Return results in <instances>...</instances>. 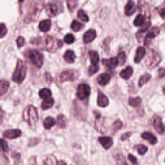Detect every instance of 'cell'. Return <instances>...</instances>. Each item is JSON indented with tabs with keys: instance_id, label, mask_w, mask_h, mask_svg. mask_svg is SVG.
Returning a JSON list of instances; mask_svg holds the SVG:
<instances>
[{
	"instance_id": "6da1fadb",
	"label": "cell",
	"mask_w": 165,
	"mask_h": 165,
	"mask_svg": "<svg viewBox=\"0 0 165 165\" xmlns=\"http://www.w3.org/2000/svg\"><path fill=\"white\" fill-rule=\"evenodd\" d=\"M23 118L30 128H34L38 121L37 109L32 105H28L23 112Z\"/></svg>"
},
{
	"instance_id": "7a4b0ae2",
	"label": "cell",
	"mask_w": 165,
	"mask_h": 165,
	"mask_svg": "<svg viewBox=\"0 0 165 165\" xmlns=\"http://www.w3.org/2000/svg\"><path fill=\"white\" fill-rule=\"evenodd\" d=\"M27 66L22 60H18L16 69L13 75V80L15 83L21 84L26 77Z\"/></svg>"
},
{
	"instance_id": "3957f363",
	"label": "cell",
	"mask_w": 165,
	"mask_h": 165,
	"mask_svg": "<svg viewBox=\"0 0 165 165\" xmlns=\"http://www.w3.org/2000/svg\"><path fill=\"white\" fill-rule=\"evenodd\" d=\"M45 49L48 52H54L58 48L63 46V43L61 40L54 38L51 36H46L44 38Z\"/></svg>"
},
{
	"instance_id": "277c9868",
	"label": "cell",
	"mask_w": 165,
	"mask_h": 165,
	"mask_svg": "<svg viewBox=\"0 0 165 165\" xmlns=\"http://www.w3.org/2000/svg\"><path fill=\"white\" fill-rule=\"evenodd\" d=\"M28 58L30 62L37 68H41L43 64V55L37 50H30L28 52Z\"/></svg>"
},
{
	"instance_id": "5b68a950",
	"label": "cell",
	"mask_w": 165,
	"mask_h": 165,
	"mask_svg": "<svg viewBox=\"0 0 165 165\" xmlns=\"http://www.w3.org/2000/svg\"><path fill=\"white\" fill-rule=\"evenodd\" d=\"M161 61V58L159 54L154 50H150L148 55V58L146 59V65L149 68H155L160 63Z\"/></svg>"
},
{
	"instance_id": "8992f818",
	"label": "cell",
	"mask_w": 165,
	"mask_h": 165,
	"mask_svg": "<svg viewBox=\"0 0 165 165\" xmlns=\"http://www.w3.org/2000/svg\"><path fill=\"white\" fill-rule=\"evenodd\" d=\"M79 72L75 70H66L61 73L59 80L62 83L66 81H74L78 78Z\"/></svg>"
},
{
	"instance_id": "52a82bcc",
	"label": "cell",
	"mask_w": 165,
	"mask_h": 165,
	"mask_svg": "<svg viewBox=\"0 0 165 165\" xmlns=\"http://www.w3.org/2000/svg\"><path fill=\"white\" fill-rule=\"evenodd\" d=\"M90 94V87L87 84L82 83L77 87L76 97L79 100H84L87 99Z\"/></svg>"
},
{
	"instance_id": "ba28073f",
	"label": "cell",
	"mask_w": 165,
	"mask_h": 165,
	"mask_svg": "<svg viewBox=\"0 0 165 165\" xmlns=\"http://www.w3.org/2000/svg\"><path fill=\"white\" fill-rule=\"evenodd\" d=\"M160 30L157 27H154L151 28L150 31L146 35L145 38L144 39V45L146 46H148L152 40V39L156 38L159 34Z\"/></svg>"
},
{
	"instance_id": "9c48e42d",
	"label": "cell",
	"mask_w": 165,
	"mask_h": 165,
	"mask_svg": "<svg viewBox=\"0 0 165 165\" xmlns=\"http://www.w3.org/2000/svg\"><path fill=\"white\" fill-rule=\"evenodd\" d=\"M22 134V132L19 129H11L7 130L3 132V136L7 139H16L20 137Z\"/></svg>"
},
{
	"instance_id": "30bf717a",
	"label": "cell",
	"mask_w": 165,
	"mask_h": 165,
	"mask_svg": "<svg viewBox=\"0 0 165 165\" xmlns=\"http://www.w3.org/2000/svg\"><path fill=\"white\" fill-rule=\"evenodd\" d=\"M102 64L108 69H114L116 68L119 63L117 58H111L110 59H103Z\"/></svg>"
},
{
	"instance_id": "8fae6325",
	"label": "cell",
	"mask_w": 165,
	"mask_h": 165,
	"mask_svg": "<svg viewBox=\"0 0 165 165\" xmlns=\"http://www.w3.org/2000/svg\"><path fill=\"white\" fill-rule=\"evenodd\" d=\"M96 31L94 29H90L83 35V42L85 44H88L93 41L96 38Z\"/></svg>"
},
{
	"instance_id": "7c38bea8",
	"label": "cell",
	"mask_w": 165,
	"mask_h": 165,
	"mask_svg": "<svg viewBox=\"0 0 165 165\" xmlns=\"http://www.w3.org/2000/svg\"><path fill=\"white\" fill-rule=\"evenodd\" d=\"M153 125L155 128V130L157 133L159 134H163L165 132V126L163 123L162 119L160 117H157L153 123Z\"/></svg>"
},
{
	"instance_id": "4fadbf2b",
	"label": "cell",
	"mask_w": 165,
	"mask_h": 165,
	"mask_svg": "<svg viewBox=\"0 0 165 165\" xmlns=\"http://www.w3.org/2000/svg\"><path fill=\"white\" fill-rule=\"evenodd\" d=\"M42 7H43V5L41 2L36 3V4L34 6V7L30 13L29 16L30 17V20L37 19L39 15V13H41V11L42 10Z\"/></svg>"
},
{
	"instance_id": "5bb4252c",
	"label": "cell",
	"mask_w": 165,
	"mask_h": 165,
	"mask_svg": "<svg viewBox=\"0 0 165 165\" xmlns=\"http://www.w3.org/2000/svg\"><path fill=\"white\" fill-rule=\"evenodd\" d=\"M98 140L103 147L106 150H108L109 148H111V146L113 145V139L111 137L107 136L100 137H99Z\"/></svg>"
},
{
	"instance_id": "9a60e30c",
	"label": "cell",
	"mask_w": 165,
	"mask_h": 165,
	"mask_svg": "<svg viewBox=\"0 0 165 165\" xmlns=\"http://www.w3.org/2000/svg\"><path fill=\"white\" fill-rule=\"evenodd\" d=\"M109 104L108 99L107 97L99 90L98 96H97V105L100 107H107Z\"/></svg>"
},
{
	"instance_id": "2e32d148",
	"label": "cell",
	"mask_w": 165,
	"mask_h": 165,
	"mask_svg": "<svg viewBox=\"0 0 165 165\" xmlns=\"http://www.w3.org/2000/svg\"><path fill=\"white\" fill-rule=\"evenodd\" d=\"M47 14L49 17H54L58 13V7L54 3H48L45 7Z\"/></svg>"
},
{
	"instance_id": "e0dca14e",
	"label": "cell",
	"mask_w": 165,
	"mask_h": 165,
	"mask_svg": "<svg viewBox=\"0 0 165 165\" xmlns=\"http://www.w3.org/2000/svg\"><path fill=\"white\" fill-rule=\"evenodd\" d=\"M136 11V5L133 2H128L125 7V13L126 16H132Z\"/></svg>"
},
{
	"instance_id": "ac0fdd59",
	"label": "cell",
	"mask_w": 165,
	"mask_h": 165,
	"mask_svg": "<svg viewBox=\"0 0 165 165\" xmlns=\"http://www.w3.org/2000/svg\"><path fill=\"white\" fill-rule=\"evenodd\" d=\"M146 54L145 48L143 47H139L136 52L135 58H134V62L136 63H139L143 59Z\"/></svg>"
},
{
	"instance_id": "d6986e66",
	"label": "cell",
	"mask_w": 165,
	"mask_h": 165,
	"mask_svg": "<svg viewBox=\"0 0 165 165\" xmlns=\"http://www.w3.org/2000/svg\"><path fill=\"white\" fill-rule=\"evenodd\" d=\"M97 83L101 86L103 87L107 85L110 80H111V76H110L108 73H103V74H100L98 77H97Z\"/></svg>"
},
{
	"instance_id": "ffe728a7",
	"label": "cell",
	"mask_w": 165,
	"mask_h": 165,
	"mask_svg": "<svg viewBox=\"0 0 165 165\" xmlns=\"http://www.w3.org/2000/svg\"><path fill=\"white\" fill-rule=\"evenodd\" d=\"M141 137L143 139L148 141L152 145L156 144L157 143V139L156 137L154 135V134H152L150 132H143L142 133Z\"/></svg>"
},
{
	"instance_id": "44dd1931",
	"label": "cell",
	"mask_w": 165,
	"mask_h": 165,
	"mask_svg": "<svg viewBox=\"0 0 165 165\" xmlns=\"http://www.w3.org/2000/svg\"><path fill=\"white\" fill-rule=\"evenodd\" d=\"M63 58L67 63H73L75 62L76 56L74 51L71 50H68L65 52Z\"/></svg>"
},
{
	"instance_id": "7402d4cb",
	"label": "cell",
	"mask_w": 165,
	"mask_h": 165,
	"mask_svg": "<svg viewBox=\"0 0 165 165\" xmlns=\"http://www.w3.org/2000/svg\"><path fill=\"white\" fill-rule=\"evenodd\" d=\"M51 28V21L50 20H44L39 24V29L41 32H48Z\"/></svg>"
},
{
	"instance_id": "603a6c76",
	"label": "cell",
	"mask_w": 165,
	"mask_h": 165,
	"mask_svg": "<svg viewBox=\"0 0 165 165\" xmlns=\"http://www.w3.org/2000/svg\"><path fill=\"white\" fill-rule=\"evenodd\" d=\"M133 70L130 66H127L126 68L120 72V76L124 79H128L131 77L133 74Z\"/></svg>"
},
{
	"instance_id": "cb8c5ba5",
	"label": "cell",
	"mask_w": 165,
	"mask_h": 165,
	"mask_svg": "<svg viewBox=\"0 0 165 165\" xmlns=\"http://www.w3.org/2000/svg\"><path fill=\"white\" fill-rule=\"evenodd\" d=\"M94 126L97 131H98L103 133H105L106 129L105 128V126H104V122H103V119H101V118L96 119Z\"/></svg>"
},
{
	"instance_id": "d4e9b609",
	"label": "cell",
	"mask_w": 165,
	"mask_h": 165,
	"mask_svg": "<svg viewBox=\"0 0 165 165\" xmlns=\"http://www.w3.org/2000/svg\"><path fill=\"white\" fill-rule=\"evenodd\" d=\"M89 56H90V59L92 65H97V63H99V54L97 52L91 51L89 52Z\"/></svg>"
},
{
	"instance_id": "484cf974",
	"label": "cell",
	"mask_w": 165,
	"mask_h": 165,
	"mask_svg": "<svg viewBox=\"0 0 165 165\" xmlns=\"http://www.w3.org/2000/svg\"><path fill=\"white\" fill-rule=\"evenodd\" d=\"M146 17L142 14H138L135 18L133 21L134 25L136 27H142L143 26L145 23Z\"/></svg>"
},
{
	"instance_id": "4316f807",
	"label": "cell",
	"mask_w": 165,
	"mask_h": 165,
	"mask_svg": "<svg viewBox=\"0 0 165 165\" xmlns=\"http://www.w3.org/2000/svg\"><path fill=\"white\" fill-rule=\"evenodd\" d=\"M55 125H56V120L52 117H47L43 122V126L46 130L51 129Z\"/></svg>"
},
{
	"instance_id": "83f0119b",
	"label": "cell",
	"mask_w": 165,
	"mask_h": 165,
	"mask_svg": "<svg viewBox=\"0 0 165 165\" xmlns=\"http://www.w3.org/2000/svg\"><path fill=\"white\" fill-rule=\"evenodd\" d=\"M43 165H58V161L55 156L49 155L45 158Z\"/></svg>"
},
{
	"instance_id": "f1b7e54d",
	"label": "cell",
	"mask_w": 165,
	"mask_h": 165,
	"mask_svg": "<svg viewBox=\"0 0 165 165\" xmlns=\"http://www.w3.org/2000/svg\"><path fill=\"white\" fill-rule=\"evenodd\" d=\"M54 100L50 97V98H47L44 99V101H43L42 104H41V107L43 110H47L49 109L51 107H52V106L54 105Z\"/></svg>"
},
{
	"instance_id": "f546056e",
	"label": "cell",
	"mask_w": 165,
	"mask_h": 165,
	"mask_svg": "<svg viewBox=\"0 0 165 165\" xmlns=\"http://www.w3.org/2000/svg\"><path fill=\"white\" fill-rule=\"evenodd\" d=\"M57 125L58 127L65 128L66 126V119L63 114H59L57 118Z\"/></svg>"
},
{
	"instance_id": "4dcf8cb0",
	"label": "cell",
	"mask_w": 165,
	"mask_h": 165,
	"mask_svg": "<svg viewBox=\"0 0 165 165\" xmlns=\"http://www.w3.org/2000/svg\"><path fill=\"white\" fill-rule=\"evenodd\" d=\"M114 159L118 165H128L125 157L121 154H118L114 156Z\"/></svg>"
},
{
	"instance_id": "1f68e13d",
	"label": "cell",
	"mask_w": 165,
	"mask_h": 165,
	"mask_svg": "<svg viewBox=\"0 0 165 165\" xmlns=\"http://www.w3.org/2000/svg\"><path fill=\"white\" fill-rule=\"evenodd\" d=\"M9 87V83L4 80V79H2L0 81V93H1V95H3L7 92L8 89Z\"/></svg>"
},
{
	"instance_id": "d6a6232c",
	"label": "cell",
	"mask_w": 165,
	"mask_h": 165,
	"mask_svg": "<svg viewBox=\"0 0 165 165\" xmlns=\"http://www.w3.org/2000/svg\"><path fill=\"white\" fill-rule=\"evenodd\" d=\"M39 96L42 99L50 98L52 96V92L48 88H43L39 92Z\"/></svg>"
},
{
	"instance_id": "836d02e7",
	"label": "cell",
	"mask_w": 165,
	"mask_h": 165,
	"mask_svg": "<svg viewBox=\"0 0 165 165\" xmlns=\"http://www.w3.org/2000/svg\"><path fill=\"white\" fill-rule=\"evenodd\" d=\"M141 102H142V99H141L139 97H130L129 99H128V104H129V105L133 107H138L139 105H141Z\"/></svg>"
},
{
	"instance_id": "e575fe53",
	"label": "cell",
	"mask_w": 165,
	"mask_h": 165,
	"mask_svg": "<svg viewBox=\"0 0 165 165\" xmlns=\"http://www.w3.org/2000/svg\"><path fill=\"white\" fill-rule=\"evenodd\" d=\"M151 79V75L149 74H145L141 76L139 80V86L143 87L144 84H146L147 82L149 81L150 79Z\"/></svg>"
},
{
	"instance_id": "d590c367",
	"label": "cell",
	"mask_w": 165,
	"mask_h": 165,
	"mask_svg": "<svg viewBox=\"0 0 165 165\" xmlns=\"http://www.w3.org/2000/svg\"><path fill=\"white\" fill-rule=\"evenodd\" d=\"M83 26L82 24L77 20H73L71 23V28L74 32H79L83 28Z\"/></svg>"
},
{
	"instance_id": "8d00e7d4",
	"label": "cell",
	"mask_w": 165,
	"mask_h": 165,
	"mask_svg": "<svg viewBox=\"0 0 165 165\" xmlns=\"http://www.w3.org/2000/svg\"><path fill=\"white\" fill-rule=\"evenodd\" d=\"M77 17L79 20H81L83 21L88 22L89 21V17L87 15V14L84 13L83 10H79L77 13Z\"/></svg>"
},
{
	"instance_id": "74e56055",
	"label": "cell",
	"mask_w": 165,
	"mask_h": 165,
	"mask_svg": "<svg viewBox=\"0 0 165 165\" xmlns=\"http://www.w3.org/2000/svg\"><path fill=\"white\" fill-rule=\"evenodd\" d=\"M118 63H119V65L122 66L123 65L125 62H126V54L125 52H121L120 53L118 54Z\"/></svg>"
},
{
	"instance_id": "f35d334b",
	"label": "cell",
	"mask_w": 165,
	"mask_h": 165,
	"mask_svg": "<svg viewBox=\"0 0 165 165\" xmlns=\"http://www.w3.org/2000/svg\"><path fill=\"white\" fill-rule=\"evenodd\" d=\"M64 41L67 44H72L75 41V37L72 34H67L65 36Z\"/></svg>"
},
{
	"instance_id": "ab89813d",
	"label": "cell",
	"mask_w": 165,
	"mask_h": 165,
	"mask_svg": "<svg viewBox=\"0 0 165 165\" xmlns=\"http://www.w3.org/2000/svg\"><path fill=\"white\" fill-rule=\"evenodd\" d=\"M67 3V5H68V8H69V10L70 11V12H73L74 11L76 8L77 7V2L76 1H69L66 2Z\"/></svg>"
},
{
	"instance_id": "60d3db41",
	"label": "cell",
	"mask_w": 165,
	"mask_h": 165,
	"mask_svg": "<svg viewBox=\"0 0 165 165\" xmlns=\"http://www.w3.org/2000/svg\"><path fill=\"white\" fill-rule=\"evenodd\" d=\"M137 150L140 155H144L148 151V148L143 144H139L137 146Z\"/></svg>"
},
{
	"instance_id": "b9f144b4",
	"label": "cell",
	"mask_w": 165,
	"mask_h": 165,
	"mask_svg": "<svg viewBox=\"0 0 165 165\" xmlns=\"http://www.w3.org/2000/svg\"><path fill=\"white\" fill-rule=\"evenodd\" d=\"M99 66L91 65L90 66L89 68H88V74H89V75L92 76V75L96 74V73L99 70Z\"/></svg>"
},
{
	"instance_id": "7bdbcfd3",
	"label": "cell",
	"mask_w": 165,
	"mask_h": 165,
	"mask_svg": "<svg viewBox=\"0 0 165 165\" xmlns=\"http://www.w3.org/2000/svg\"><path fill=\"white\" fill-rule=\"evenodd\" d=\"M150 22H146L143 26H142L141 28L139 29L138 30V32H137V34L136 35L141 34L145 32L146 31H147V30L149 28V27H150Z\"/></svg>"
},
{
	"instance_id": "ee69618b",
	"label": "cell",
	"mask_w": 165,
	"mask_h": 165,
	"mask_svg": "<svg viewBox=\"0 0 165 165\" xmlns=\"http://www.w3.org/2000/svg\"><path fill=\"white\" fill-rule=\"evenodd\" d=\"M122 126H123V123H122V122L120 120L115 121L113 125V130L114 132L120 130Z\"/></svg>"
},
{
	"instance_id": "f6af8a7d",
	"label": "cell",
	"mask_w": 165,
	"mask_h": 165,
	"mask_svg": "<svg viewBox=\"0 0 165 165\" xmlns=\"http://www.w3.org/2000/svg\"><path fill=\"white\" fill-rule=\"evenodd\" d=\"M16 43H17V46L18 48H21L22 47L24 46V45L25 44V38H24L23 37H21V36H20V37L18 38L16 40Z\"/></svg>"
},
{
	"instance_id": "bcb514c9",
	"label": "cell",
	"mask_w": 165,
	"mask_h": 165,
	"mask_svg": "<svg viewBox=\"0 0 165 165\" xmlns=\"http://www.w3.org/2000/svg\"><path fill=\"white\" fill-rule=\"evenodd\" d=\"M7 28L6 27V26L5 25V24L2 23H1V34H0V36H1V38H3L4 36L7 34Z\"/></svg>"
},
{
	"instance_id": "7dc6e473",
	"label": "cell",
	"mask_w": 165,
	"mask_h": 165,
	"mask_svg": "<svg viewBox=\"0 0 165 165\" xmlns=\"http://www.w3.org/2000/svg\"><path fill=\"white\" fill-rule=\"evenodd\" d=\"M1 146H2V149L3 150V152H6L8 151L9 147H8L7 142L3 139H1Z\"/></svg>"
},
{
	"instance_id": "c3c4849f",
	"label": "cell",
	"mask_w": 165,
	"mask_h": 165,
	"mask_svg": "<svg viewBox=\"0 0 165 165\" xmlns=\"http://www.w3.org/2000/svg\"><path fill=\"white\" fill-rule=\"evenodd\" d=\"M39 141V139L38 138H33V139H30L29 140V142H28V146H35L37 144Z\"/></svg>"
},
{
	"instance_id": "681fc988",
	"label": "cell",
	"mask_w": 165,
	"mask_h": 165,
	"mask_svg": "<svg viewBox=\"0 0 165 165\" xmlns=\"http://www.w3.org/2000/svg\"><path fill=\"white\" fill-rule=\"evenodd\" d=\"M12 157L14 159V160L15 161V163H17L20 161V154L17 152H14L13 154H12Z\"/></svg>"
},
{
	"instance_id": "f907efd6",
	"label": "cell",
	"mask_w": 165,
	"mask_h": 165,
	"mask_svg": "<svg viewBox=\"0 0 165 165\" xmlns=\"http://www.w3.org/2000/svg\"><path fill=\"white\" fill-rule=\"evenodd\" d=\"M128 159H129V161L133 164H137V158L133 156L132 154H129L128 156Z\"/></svg>"
},
{
	"instance_id": "816d5d0a",
	"label": "cell",
	"mask_w": 165,
	"mask_h": 165,
	"mask_svg": "<svg viewBox=\"0 0 165 165\" xmlns=\"http://www.w3.org/2000/svg\"><path fill=\"white\" fill-rule=\"evenodd\" d=\"M158 76L159 78H163L165 77V69L160 68L158 70Z\"/></svg>"
},
{
	"instance_id": "f5cc1de1",
	"label": "cell",
	"mask_w": 165,
	"mask_h": 165,
	"mask_svg": "<svg viewBox=\"0 0 165 165\" xmlns=\"http://www.w3.org/2000/svg\"><path fill=\"white\" fill-rule=\"evenodd\" d=\"M45 81L48 83H51L52 81V77L48 72H46L45 74Z\"/></svg>"
},
{
	"instance_id": "db71d44e",
	"label": "cell",
	"mask_w": 165,
	"mask_h": 165,
	"mask_svg": "<svg viewBox=\"0 0 165 165\" xmlns=\"http://www.w3.org/2000/svg\"><path fill=\"white\" fill-rule=\"evenodd\" d=\"M28 165H37V162H36V157L33 156V157L30 158V159L28 160Z\"/></svg>"
},
{
	"instance_id": "11a10c76",
	"label": "cell",
	"mask_w": 165,
	"mask_h": 165,
	"mask_svg": "<svg viewBox=\"0 0 165 165\" xmlns=\"http://www.w3.org/2000/svg\"><path fill=\"white\" fill-rule=\"evenodd\" d=\"M131 134H132L131 132H126V133L123 134V135H122L121 137V141H125L128 138H129V137L131 136Z\"/></svg>"
},
{
	"instance_id": "9f6ffc18",
	"label": "cell",
	"mask_w": 165,
	"mask_h": 165,
	"mask_svg": "<svg viewBox=\"0 0 165 165\" xmlns=\"http://www.w3.org/2000/svg\"><path fill=\"white\" fill-rule=\"evenodd\" d=\"M159 14H160V16H161L162 18H163V19H164L165 18V7H163L161 9L159 10Z\"/></svg>"
},
{
	"instance_id": "6f0895ef",
	"label": "cell",
	"mask_w": 165,
	"mask_h": 165,
	"mask_svg": "<svg viewBox=\"0 0 165 165\" xmlns=\"http://www.w3.org/2000/svg\"><path fill=\"white\" fill-rule=\"evenodd\" d=\"M59 165H67V164H66V163L65 161H61L60 163H59Z\"/></svg>"
},
{
	"instance_id": "680465c9",
	"label": "cell",
	"mask_w": 165,
	"mask_h": 165,
	"mask_svg": "<svg viewBox=\"0 0 165 165\" xmlns=\"http://www.w3.org/2000/svg\"><path fill=\"white\" fill-rule=\"evenodd\" d=\"M163 91H164V94H165V88L163 89Z\"/></svg>"
}]
</instances>
